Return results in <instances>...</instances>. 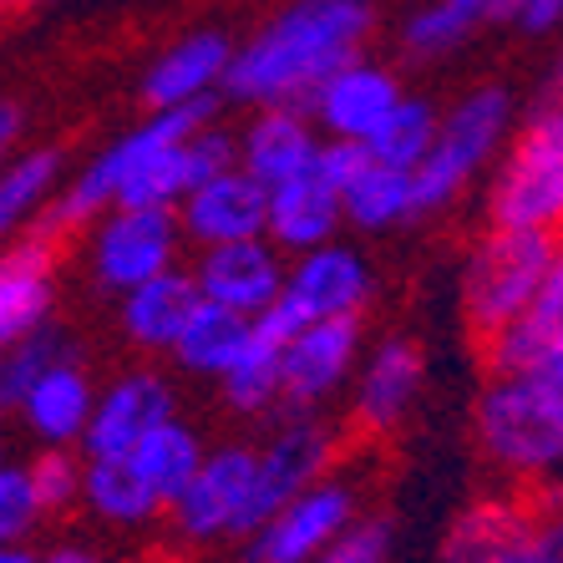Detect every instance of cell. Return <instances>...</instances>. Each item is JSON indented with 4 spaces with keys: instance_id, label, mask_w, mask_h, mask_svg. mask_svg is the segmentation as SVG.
I'll return each mask as SVG.
<instances>
[{
    "instance_id": "cell-1",
    "label": "cell",
    "mask_w": 563,
    "mask_h": 563,
    "mask_svg": "<svg viewBox=\"0 0 563 563\" xmlns=\"http://www.w3.org/2000/svg\"><path fill=\"white\" fill-rule=\"evenodd\" d=\"M376 0H285L250 41H234L223 97L244 107H305L320 81L366 52Z\"/></svg>"
},
{
    "instance_id": "cell-2",
    "label": "cell",
    "mask_w": 563,
    "mask_h": 563,
    "mask_svg": "<svg viewBox=\"0 0 563 563\" xmlns=\"http://www.w3.org/2000/svg\"><path fill=\"white\" fill-rule=\"evenodd\" d=\"M477 452L518 483L563 477V401L538 376L493 371L472 407Z\"/></svg>"
},
{
    "instance_id": "cell-3",
    "label": "cell",
    "mask_w": 563,
    "mask_h": 563,
    "mask_svg": "<svg viewBox=\"0 0 563 563\" xmlns=\"http://www.w3.org/2000/svg\"><path fill=\"white\" fill-rule=\"evenodd\" d=\"M512 128H518V102L498 81H483V87L462 92L446 112H437L432 147L411 168L421 219L452 209L477 178H487Z\"/></svg>"
},
{
    "instance_id": "cell-4",
    "label": "cell",
    "mask_w": 563,
    "mask_h": 563,
    "mask_svg": "<svg viewBox=\"0 0 563 563\" xmlns=\"http://www.w3.org/2000/svg\"><path fill=\"white\" fill-rule=\"evenodd\" d=\"M209 118H213V107H157V112H147L137 128L118 132V137L102 147V153H92L77 173H71V178H62V188L52 194V203L41 209L36 223H31V234L62 244L66 234L87 229L97 213L118 203L122 184H128L132 173L143 168L157 147L178 143L184 132H194L198 122H209Z\"/></svg>"
},
{
    "instance_id": "cell-5",
    "label": "cell",
    "mask_w": 563,
    "mask_h": 563,
    "mask_svg": "<svg viewBox=\"0 0 563 563\" xmlns=\"http://www.w3.org/2000/svg\"><path fill=\"white\" fill-rule=\"evenodd\" d=\"M487 223L563 234V107L538 102L487 173Z\"/></svg>"
},
{
    "instance_id": "cell-6",
    "label": "cell",
    "mask_w": 563,
    "mask_h": 563,
    "mask_svg": "<svg viewBox=\"0 0 563 563\" xmlns=\"http://www.w3.org/2000/svg\"><path fill=\"white\" fill-rule=\"evenodd\" d=\"M553 234L538 229H512V223H487L483 234L467 244L462 260V314L472 335H493L512 325L528 310L538 279L549 269Z\"/></svg>"
},
{
    "instance_id": "cell-7",
    "label": "cell",
    "mask_w": 563,
    "mask_h": 563,
    "mask_svg": "<svg viewBox=\"0 0 563 563\" xmlns=\"http://www.w3.org/2000/svg\"><path fill=\"white\" fill-rule=\"evenodd\" d=\"M188 239L178 229L173 209H137V203H112L92 219L87 234V269L102 289L122 295V289L143 285L153 275H168L184 260Z\"/></svg>"
},
{
    "instance_id": "cell-8",
    "label": "cell",
    "mask_w": 563,
    "mask_h": 563,
    "mask_svg": "<svg viewBox=\"0 0 563 563\" xmlns=\"http://www.w3.org/2000/svg\"><path fill=\"white\" fill-rule=\"evenodd\" d=\"M376 300V269L355 244L330 239L305 254L285 260V285H279L275 314L285 325L305 320H361Z\"/></svg>"
},
{
    "instance_id": "cell-9",
    "label": "cell",
    "mask_w": 563,
    "mask_h": 563,
    "mask_svg": "<svg viewBox=\"0 0 563 563\" xmlns=\"http://www.w3.org/2000/svg\"><path fill=\"white\" fill-rule=\"evenodd\" d=\"M361 518V493L351 477L325 472L320 483L279 503L250 538H244V563H310L325 553L345 528Z\"/></svg>"
},
{
    "instance_id": "cell-10",
    "label": "cell",
    "mask_w": 563,
    "mask_h": 563,
    "mask_svg": "<svg viewBox=\"0 0 563 563\" xmlns=\"http://www.w3.org/2000/svg\"><path fill=\"white\" fill-rule=\"evenodd\" d=\"M250 487H254V446L219 442L203 452L184 493L168 503L173 533L184 543H229L250 533Z\"/></svg>"
},
{
    "instance_id": "cell-11",
    "label": "cell",
    "mask_w": 563,
    "mask_h": 563,
    "mask_svg": "<svg viewBox=\"0 0 563 563\" xmlns=\"http://www.w3.org/2000/svg\"><path fill=\"white\" fill-rule=\"evenodd\" d=\"M366 351L361 320H305L289 325L279 351V407L320 411L351 386L355 361Z\"/></svg>"
},
{
    "instance_id": "cell-12",
    "label": "cell",
    "mask_w": 563,
    "mask_h": 563,
    "mask_svg": "<svg viewBox=\"0 0 563 563\" xmlns=\"http://www.w3.org/2000/svg\"><path fill=\"white\" fill-rule=\"evenodd\" d=\"M335 472V427L320 411H289L275 432L254 446V487H250V533L295 493ZM244 533V538H250Z\"/></svg>"
},
{
    "instance_id": "cell-13",
    "label": "cell",
    "mask_w": 563,
    "mask_h": 563,
    "mask_svg": "<svg viewBox=\"0 0 563 563\" xmlns=\"http://www.w3.org/2000/svg\"><path fill=\"white\" fill-rule=\"evenodd\" d=\"M320 168L341 188V219L361 234H386V229L421 219L411 168H391L361 143H325V137H320Z\"/></svg>"
},
{
    "instance_id": "cell-14",
    "label": "cell",
    "mask_w": 563,
    "mask_h": 563,
    "mask_svg": "<svg viewBox=\"0 0 563 563\" xmlns=\"http://www.w3.org/2000/svg\"><path fill=\"white\" fill-rule=\"evenodd\" d=\"M483 351L487 371H518V376H538L543 386L563 391V234L553 239L549 269L538 279L528 310L512 325L493 330Z\"/></svg>"
},
{
    "instance_id": "cell-15",
    "label": "cell",
    "mask_w": 563,
    "mask_h": 563,
    "mask_svg": "<svg viewBox=\"0 0 563 563\" xmlns=\"http://www.w3.org/2000/svg\"><path fill=\"white\" fill-rule=\"evenodd\" d=\"M178 417V391L173 380L153 366L122 371L107 386H97L92 396V417L81 427L77 452L81 457H122L153 432L157 421Z\"/></svg>"
},
{
    "instance_id": "cell-16",
    "label": "cell",
    "mask_w": 563,
    "mask_h": 563,
    "mask_svg": "<svg viewBox=\"0 0 563 563\" xmlns=\"http://www.w3.org/2000/svg\"><path fill=\"white\" fill-rule=\"evenodd\" d=\"M427 386V355L411 335H380L371 351H361L351 376V421L371 437H391L407 427Z\"/></svg>"
},
{
    "instance_id": "cell-17",
    "label": "cell",
    "mask_w": 563,
    "mask_h": 563,
    "mask_svg": "<svg viewBox=\"0 0 563 563\" xmlns=\"http://www.w3.org/2000/svg\"><path fill=\"white\" fill-rule=\"evenodd\" d=\"M401 77L386 62H371L366 52L351 56L345 66H335L305 102V118L314 122V132L325 143H366L371 132L386 122L396 102H401Z\"/></svg>"
},
{
    "instance_id": "cell-18",
    "label": "cell",
    "mask_w": 563,
    "mask_h": 563,
    "mask_svg": "<svg viewBox=\"0 0 563 563\" xmlns=\"http://www.w3.org/2000/svg\"><path fill=\"white\" fill-rule=\"evenodd\" d=\"M194 279L198 300L223 305L234 314H264L275 310L279 285H285V254L269 239H234V244H209L194 254Z\"/></svg>"
},
{
    "instance_id": "cell-19",
    "label": "cell",
    "mask_w": 563,
    "mask_h": 563,
    "mask_svg": "<svg viewBox=\"0 0 563 563\" xmlns=\"http://www.w3.org/2000/svg\"><path fill=\"white\" fill-rule=\"evenodd\" d=\"M178 229L194 250H209V244H234V239H260L264 234V213H269V188L254 184L250 173L223 168L203 184H194L178 203Z\"/></svg>"
},
{
    "instance_id": "cell-20",
    "label": "cell",
    "mask_w": 563,
    "mask_h": 563,
    "mask_svg": "<svg viewBox=\"0 0 563 563\" xmlns=\"http://www.w3.org/2000/svg\"><path fill=\"white\" fill-rule=\"evenodd\" d=\"M234 41L223 31H188L168 41L143 71V102L153 107H213L223 97Z\"/></svg>"
},
{
    "instance_id": "cell-21",
    "label": "cell",
    "mask_w": 563,
    "mask_h": 563,
    "mask_svg": "<svg viewBox=\"0 0 563 563\" xmlns=\"http://www.w3.org/2000/svg\"><path fill=\"white\" fill-rule=\"evenodd\" d=\"M345 219H341V188L330 184V173L320 168V153H314L310 168H300L295 178L269 188V213H264V239L275 244L279 254H305L314 244H330L341 239Z\"/></svg>"
},
{
    "instance_id": "cell-22",
    "label": "cell",
    "mask_w": 563,
    "mask_h": 563,
    "mask_svg": "<svg viewBox=\"0 0 563 563\" xmlns=\"http://www.w3.org/2000/svg\"><path fill=\"white\" fill-rule=\"evenodd\" d=\"M314 153H320V132L305 118V107H250V122L234 132V163L264 188L310 168Z\"/></svg>"
},
{
    "instance_id": "cell-23",
    "label": "cell",
    "mask_w": 563,
    "mask_h": 563,
    "mask_svg": "<svg viewBox=\"0 0 563 563\" xmlns=\"http://www.w3.org/2000/svg\"><path fill=\"white\" fill-rule=\"evenodd\" d=\"M56 310V244L21 234L0 244V345L46 325Z\"/></svg>"
},
{
    "instance_id": "cell-24",
    "label": "cell",
    "mask_w": 563,
    "mask_h": 563,
    "mask_svg": "<svg viewBox=\"0 0 563 563\" xmlns=\"http://www.w3.org/2000/svg\"><path fill=\"white\" fill-rule=\"evenodd\" d=\"M92 396H97V380L87 371V361L77 355V361L41 371L26 391L11 401V411L36 437V446H77L81 427L92 417Z\"/></svg>"
},
{
    "instance_id": "cell-25",
    "label": "cell",
    "mask_w": 563,
    "mask_h": 563,
    "mask_svg": "<svg viewBox=\"0 0 563 563\" xmlns=\"http://www.w3.org/2000/svg\"><path fill=\"white\" fill-rule=\"evenodd\" d=\"M198 305V289L188 279V269H168V275H153L143 285H132L118 295V335L143 355H168L178 330H184L188 310Z\"/></svg>"
},
{
    "instance_id": "cell-26",
    "label": "cell",
    "mask_w": 563,
    "mask_h": 563,
    "mask_svg": "<svg viewBox=\"0 0 563 563\" xmlns=\"http://www.w3.org/2000/svg\"><path fill=\"white\" fill-rule=\"evenodd\" d=\"M285 335H289V325L275 310L254 314L234 366L213 380L239 417H269L279 407V351H285Z\"/></svg>"
},
{
    "instance_id": "cell-27",
    "label": "cell",
    "mask_w": 563,
    "mask_h": 563,
    "mask_svg": "<svg viewBox=\"0 0 563 563\" xmlns=\"http://www.w3.org/2000/svg\"><path fill=\"white\" fill-rule=\"evenodd\" d=\"M66 178L62 147H26L0 163V244L31 234V223L52 203V194Z\"/></svg>"
},
{
    "instance_id": "cell-28",
    "label": "cell",
    "mask_w": 563,
    "mask_h": 563,
    "mask_svg": "<svg viewBox=\"0 0 563 563\" xmlns=\"http://www.w3.org/2000/svg\"><path fill=\"white\" fill-rule=\"evenodd\" d=\"M203 452H209V442L198 437V427H188L184 417H168V421H157L132 452H122V457L137 467V477L153 487V498L168 512V503L184 493V483L198 472Z\"/></svg>"
},
{
    "instance_id": "cell-29",
    "label": "cell",
    "mask_w": 563,
    "mask_h": 563,
    "mask_svg": "<svg viewBox=\"0 0 563 563\" xmlns=\"http://www.w3.org/2000/svg\"><path fill=\"white\" fill-rule=\"evenodd\" d=\"M244 335H250V314H234V310H223V305L198 300L194 310H188V320H184V330H178V341H173L168 355L188 371V376L219 380L223 371L234 366Z\"/></svg>"
},
{
    "instance_id": "cell-30",
    "label": "cell",
    "mask_w": 563,
    "mask_h": 563,
    "mask_svg": "<svg viewBox=\"0 0 563 563\" xmlns=\"http://www.w3.org/2000/svg\"><path fill=\"white\" fill-rule=\"evenodd\" d=\"M81 503L112 528H143L163 512L128 457H81Z\"/></svg>"
},
{
    "instance_id": "cell-31",
    "label": "cell",
    "mask_w": 563,
    "mask_h": 563,
    "mask_svg": "<svg viewBox=\"0 0 563 563\" xmlns=\"http://www.w3.org/2000/svg\"><path fill=\"white\" fill-rule=\"evenodd\" d=\"M472 563H563V477L543 483V498L523 503V518Z\"/></svg>"
},
{
    "instance_id": "cell-32",
    "label": "cell",
    "mask_w": 563,
    "mask_h": 563,
    "mask_svg": "<svg viewBox=\"0 0 563 563\" xmlns=\"http://www.w3.org/2000/svg\"><path fill=\"white\" fill-rule=\"evenodd\" d=\"M77 355H81L77 335L62 330V325H52V320L36 325V330H26V335H15V341L0 351V411H11V401L26 391L41 371L62 366V361H77Z\"/></svg>"
},
{
    "instance_id": "cell-33",
    "label": "cell",
    "mask_w": 563,
    "mask_h": 563,
    "mask_svg": "<svg viewBox=\"0 0 563 563\" xmlns=\"http://www.w3.org/2000/svg\"><path fill=\"white\" fill-rule=\"evenodd\" d=\"M432 132H437V107L427 97L401 92V102L386 112V122L361 147L371 157H380V163H391V168H417L421 153L432 147Z\"/></svg>"
},
{
    "instance_id": "cell-34",
    "label": "cell",
    "mask_w": 563,
    "mask_h": 563,
    "mask_svg": "<svg viewBox=\"0 0 563 563\" xmlns=\"http://www.w3.org/2000/svg\"><path fill=\"white\" fill-rule=\"evenodd\" d=\"M472 36V21L446 5V0H432V5H417V11L401 21V52L411 62H446V56L462 52V41Z\"/></svg>"
},
{
    "instance_id": "cell-35",
    "label": "cell",
    "mask_w": 563,
    "mask_h": 563,
    "mask_svg": "<svg viewBox=\"0 0 563 563\" xmlns=\"http://www.w3.org/2000/svg\"><path fill=\"white\" fill-rule=\"evenodd\" d=\"M26 477L36 487L41 512H66L81 503V452L77 446H41L26 462Z\"/></svg>"
},
{
    "instance_id": "cell-36",
    "label": "cell",
    "mask_w": 563,
    "mask_h": 563,
    "mask_svg": "<svg viewBox=\"0 0 563 563\" xmlns=\"http://www.w3.org/2000/svg\"><path fill=\"white\" fill-rule=\"evenodd\" d=\"M41 518L46 512H41L36 487L26 477V462L0 457V543H31Z\"/></svg>"
},
{
    "instance_id": "cell-37",
    "label": "cell",
    "mask_w": 563,
    "mask_h": 563,
    "mask_svg": "<svg viewBox=\"0 0 563 563\" xmlns=\"http://www.w3.org/2000/svg\"><path fill=\"white\" fill-rule=\"evenodd\" d=\"M386 553H391V528L380 523V518H371V523L355 518V523L345 528L325 553H314L310 563H386Z\"/></svg>"
},
{
    "instance_id": "cell-38",
    "label": "cell",
    "mask_w": 563,
    "mask_h": 563,
    "mask_svg": "<svg viewBox=\"0 0 563 563\" xmlns=\"http://www.w3.org/2000/svg\"><path fill=\"white\" fill-rule=\"evenodd\" d=\"M508 21L528 36H549V31L563 26V0H512Z\"/></svg>"
},
{
    "instance_id": "cell-39",
    "label": "cell",
    "mask_w": 563,
    "mask_h": 563,
    "mask_svg": "<svg viewBox=\"0 0 563 563\" xmlns=\"http://www.w3.org/2000/svg\"><path fill=\"white\" fill-rule=\"evenodd\" d=\"M21 128H26L21 107H15V102H0V163L15 153V143H21Z\"/></svg>"
},
{
    "instance_id": "cell-40",
    "label": "cell",
    "mask_w": 563,
    "mask_h": 563,
    "mask_svg": "<svg viewBox=\"0 0 563 563\" xmlns=\"http://www.w3.org/2000/svg\"><path fill=\"white\" fill-rule=\"evenodd\" d=\"M446 5H457L467 15L472 26H483V21H498V15L512 11V0H446Z\"/></svg>"
},
{
    "instance_id": "cell-41",
    "label": "cell",
    "mask_w": 563,
    "mask_h": 563,
    "mask_svg": "<svg viewBox=\"0 0 563 563\" xmlns=\"http://www.w3.org/2000/svg\"><path fill=\"white\" fill-rule=\"evenodd\" d=\"M538 102L563 107V46H559V52H553L549 71H543V87H538Z\"/></svg>"
},
{
    "instance_id": "cell-42",
    "label": "cell",
    "mask_w": 563,
    "mask_h": 563,
    "mask_svg": "<svg viewBox=\"0 0 563 563\" xmlns=\"http://www.w3.org/2000/svg\"><path fill=\"white\" fill-rule=\"evenodd\" d=\"M41 563H112V559L97 549H81V543H62V549L41 553Z\"/></svg>"
},
{
    "instance_id": "cell-43",
    "label": "cell",
    "mask_w": 563,
    "mask_h": 563,
    "mask_svg": "<svg viewBox=\"0 0 563 563\" xmlns=\"http://www.w3.org/2000/svg\"><path fill=\"white\" fill-rule=\"evenodd\" d=\"M0 563H41V553L31 543H0Z\"/></svg>"
},
{
    "instance_id": "cell-44",
    "label": "cell",
    "mask_w": 563,
    "mask_h": 563,
    "mask_svg": "<svg viewBox=\"0 0 563 563\" xmlns=\"http://www.w3.org/2000/svg\"><path fill=\"white\" fill-rule=\"evenodd\" d=\"M15 5H36V0H0V11H15Z\"/></svg>"
},
{
    "instance_id": "cell-45",
    "label": "cell",
    "mask_w": 563,
    "mask_h": 563,
    "mask_svg": "<svg viewBox=\"0 0 563 563\" xmlns=\"http://www.w3.org/2000/svg\"><path fill=\"white\" fill-rule=\"evenodd\" d=\"M0 457H5V427H0Z\"/></svg>"
},
{
    "instance_id": "cell-46",
    "label": "cell",
    "mask_w": 563,
    "mask_h": 563,
    "mask_svg": "<svg viewBox=\"0 0 563 563\" xmlns=\"http://www.w3.org/2000/svg\"><path fill=\"white\" fill-rule=\"evenodd\" d=\"M0 351H5V345H0Z\"/></svg>"
}]
</instances>
